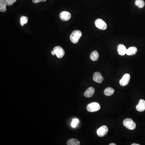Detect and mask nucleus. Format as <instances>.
<instances>
[{
	"instance_id": "24",
	"label": "nucleus",
	"mask_w": 145,
	"mask_h": 145,
	"mask_svg": "<svg viewBox=\"0 0 145 145\" xmlns=\"http://www.w3.org/2000/svg\"><path fill=\"white\" fill-rule=\"evenodd\" d=\"M109 145H116V144L114 143H110V144H109Z\"/></svg>"
},
{
	"instance_id": "13",
	"label": "nucleus",
	"mask_w": 145,
	"mask_h": 145,
	"mask_svg": "<svg viewBox=\"0 0 145 145\" xmlns=\"http://www.w3.org/2000/svg\"><path fill=\"white\" fill-rule=\"evenodd\" d=\"M137 52V49L136 47H131L129 48L127 51L126 54L128 56L134 55L136 54Z\"/></svg>"
},
{
	"instance_id": "8",
	"label": "nucleus",
	"mask_w": 145,
	"mask_h": 145,
	"mask_svg": "<svg viewBox=\"0 0 145 145\" xmlns=\"http://www.w3.org/2000/svg\"><path fill=\"white\" fill-rule=\"evenodd\" d=\"M59 17L62 21L66 22L69 21L71 18V14L69 12L64 11L60 13Z\"/></svg>"
},
{
	"instance_id": "19",
	"label": "nucleus",
	"mask_w": 145,
	"mask_h": 145,
	"mask_svg": "<svg viewBox=\"0 0 145 145\" xmlns=\"http://www.w3.org/2000/svg\"><path fill=\"white\" fill-rule=\"evenodd\" d=\"M28 22V18L27 17L23 16L21 17L20 18V24L22 26H23L25 24H26Z\"/></svg>"
},
{
	"instance_id": "3",
	"label": "nucleus",
	"mask_w": 145,
	"mask_h": 145,
	"mask_svg": "<svg viewBox=\"0 0 145 145\" xmlns=\"http://www.w3.org/2000/svg\"><path fill=\"white\" fill-rule=\"evenodd\" d=\"M101 109L100 104L97 102H94L88 105L87 111L89 112H95L98 111Z\"/></svg>"
},
{
	"instance_id": "16",
	"label": "nucleus",
	"mask_w": 145,
	"mask_h": 145,
	"mask_svg": "<svg viewBox=\"0 0 145 145\" xmlns=\"http://www.w3.org/2000/svg\"><path fill=\"white\" fill-rule=\"evenodd\" d=\"M114 89L111 87H108L105 89L104 94L107 96H111L114 93Z\"/></svg>"
},
{
	"instance_id": "1",
	"label": "nucleus",
	"mask_w": 145,
	"mask_h": 145,
	"mask_svg": "<svg viewBox=\"0 0 145 145\" xmlns=\"http://www.w3.org/2000/svg\"><path fill=\"white\" fill-rule=\"evenodd\" d=\"M82 36V33L81 31L78 30H74L71 34L70 39L72 43L77 44Z\"/></svg>"
},
{
	"instance_id": "25",
	"label": "nucleus",
	"mask_w": 145,
	"mask_h": 145,
	"mask_svg": "<svg viewBox=\"0 0 145 145\" xmlns=\"http://www.w3.org/2000/svg\"><path fill=\"white\" fill-rule=\"evenodd\" d=\"M131 145H139V144H136V143H133V144H131Z\"/></svg>"
},
{
	"instance_id": "22",
	"label": "nucleus",
	"mask_w": 145,
	"mask_h": 145,
	"mask_svg": "<svg viewBox=\"0 0 145 145\" xmlns=\"http://www.w3.org/2000/svg\"><path fill=\"white\" fill-rule=\"evenodd\" d=\"M32 1L34 3L36 4L39 3V2H45L47 0H32Z\"/></svg>"
},
{
	"instance_id": "11",
	"label": "nucleus",
	"mask_w": 145,
	"mask_h": 145,
	"mask_svg": "<svg viewBox=\"0 0 145 145\" xmlns=\"http://www.w3.org/2000/svg\"><path fill=\"white\" fill-rule=\"evenodd\" d=\"M127 49L126 47L124 45L121 44L118 45L117 47V51L118 54L121 56H123L126 54Z\"/></svg>"
},
{
	"instance_id": "12",
	"label": "nucleus",
	"mask_w": 145,
	"mask_h": 145,
	"mask_svg": "<svg viewBox=\"0 0 145 145\" xmlns=\"http://www.w3.org/2000/svg\"><path fill=\"white\" fill-rule=\"evenodd\" d=\"M94 92V88L93 87H89L85 92L84 95L86 98H91L93 96Z\"/></svg>"
},
{
	"instance_id": "14",
	"label": "nucleus",
	"mask_w": 145,
	"mask_h": 145,
	"mask_svg": "<svg viewBox=\"0 0 145 145\" xmlns=\"http://www.w3.org/2000/svg\"><path fill=\"white\" fill-rule=\"evenodd\" d=\"M99 55L97 51H95L91 52L90 55V59L92 61H97L98 59Z\"/></svg>"
},
{
	"instance_id": "20",
	"label": "nucleus",
	"mask_w": 145,
	"mask_h": 145,
	"mask_svg": "<svg viewBox=\"0 0 145 145\" xmlns=\"http://www.w3.org/2000/svg\"><path fill=\"white\" fill-rule=\"evenodd\" d=\"M79 121L77 118H74L73 121H72V123H71V126L73 128H76V127L77 126L79 123Z\"/></svg>"
},
{
	"instance_id": "5",
	"label": "nucleus",
	"mask_w": 145,
	"mask_h": 145,
	"mask_svg": "<svg viewBox=\"0 0 145 145\" xmlns=\"http://www.w3.org/2000/svg\"><path fill=\"white\" fill-rule=\"evenodd\" d=\"M53 51L58 58H62L64 56L65 54L64 50L60 46H57L55 47L54 48Z\"/></svg>"
},
{
	"instance_id": "10",
	"label": "nucleus",
	"mask_w": 145,
	"mask_h": 145,
	"mask_svg": "<svg viewBox=\"0 0 145 145\" xmlns=\"http://www.w3.org/2000/svg\"><path fill=\"white\" fill-rule=\"evenodd\" d=\"M136 110L139 112H143L145 110V101L143 99H140L139 103L137 105Z\"/></svg>"
},
{
	"instance_id": "18",
	"label": "nucleus",
	"mask_w": 145,
	"mask_h": 145,
	"mask_svg": "<svg viewBox=\"0 0 145 145\" xmlns=\"http://www.w3.org/2000/svg\"><path fill=\"white\" fill-rule=\"evenodd\" d=\"M135 4L139 8H143L145 6V2L143 0H136Z\"/></svg>"
},
{
	"instance_id": "17",
	"label": "nucleus",
	"mask_w": 145,
	"mask_h": 145,
	"mask_svg": "<svg viewBox=\"0 0 145 145\" xmlns=\"http://www.w3.org/2000/svg\"><path fill=\"white\" fill-rule=\"evenodd\" d=\"M80 144V142L76 139H71L67 142V145H79Z\"/></svg>"
},
{
	"instance_id": "23",
	"label": "nucleus",
	"mask_w": 145,
	"mask_h": 145,
	"mask_svg": "<svg viewBox=\"0 0 145 145\" xmlns=\"http://www.w3.org/2000/svg\"><path fill=\"white\" fill-rule=\"evenodd\" d=\"M51 54H52V55H54L55 54V52H54V51H52L51 52Z\"/></svg>"
},
{
	"instance_id": "4",
	"label": "nucleus",
	"mask_w": 145,
	"mask_h": 145,
	"mask_svg": "<svg viewBox=\"0 0 145 145\" xmlns=\"http://www.w3.org/2000/svg\"><path fill=\"white\" fill-rule=\"evenodd\" d=\"M95 24L96 27L101 30H105L107 28V23L102 19H97L95 22Z\"/></svg>"
},
{
	"instance_id": "7",
	"label": "nucleus",
	"mask_w": 145,
	"mask_h": 145,
	"mask_svg": "<svg viewBox=\"0 0 145 145\" xmlns=\"http://www.w3.org/2000/svg\"><path fill=\"white\" fill-rule=\"evenodd\" d=\"M130 79V76L128 73L124 74L123 77L120 80L119 83L122 86H125L129 84Z\"/></svg>"
},
{
	"instance_id": "21",
	"label": "nucleus",
	"mask_w": 145,
	"mask_h": 145,
	"mask_svg": "<svg viewBox=\"0 0 145 145\" xmlns=\"http://www.w3.org/2000/svg\"><path fill=\"white\" fill-rule=\"evenodd\" d=\"M17 0H5V2L8 6H11L13 5L14 3L16 2Z\"/></svg>"
},
{
	"instance_id": "9",
	"label": "nucleus",
	"mask_w": 145,
	"mask_h": 145,
	"mask_svg": "<svg viewBox=\"0 0 145 145\" xmlns=\"http://www.w3.org/2000/svg\"><path fill=\"white\" fill-rule=\"evenodd\" d=\"M93 79L96 82L101 83L103 82L104 78L100 72H96L93 75Z\"/></svg>"
},
{
	"instance_id": "6",
	"label": "nucleus",
	"mask_w": 145,
	"mask_h": 145,
	"mask_svg": "<svg viewBox=\"0 0 145 145\" xmlns=\"http://www.w3.org/2000/svg\"><path fill=\"white\" fill-rule=\"evenodd\" d=\"M108 131V128L107 126H102L97 130V135L100 137H103L107 135Z\"/></svg>"
},
{
	"instance_id": "2",
	"label": "nucleus",
	"mask_w": 145,
	"mask_h": 145,
	"mask_svg": "<svg viewBox=\"0 0 145 145\" xmlns=\"http://www.w3.org/2000/svg\"><path fill=\"white\" fill-rule=\"evenodd\" d=\"M123 124L125 127L131 130L136 129V123L131 118H128L124 119Z\"/></svg>"
},
{
	"instance_id": "15",
	"label": "nucleus",
	"mask_w": 145,
	"mask_h": 145,
	"mask_svg": "<svg viewBox=\"0 0 145 145\" xmlns=\"http://www.w3.org/2000/svg\"><path fill=\"white\" fill-rule=\"evenodd\" d=\"M7 4L5 0H0V11L1 12H5L7 11Z\"/></svg>"
}]
</instances>
